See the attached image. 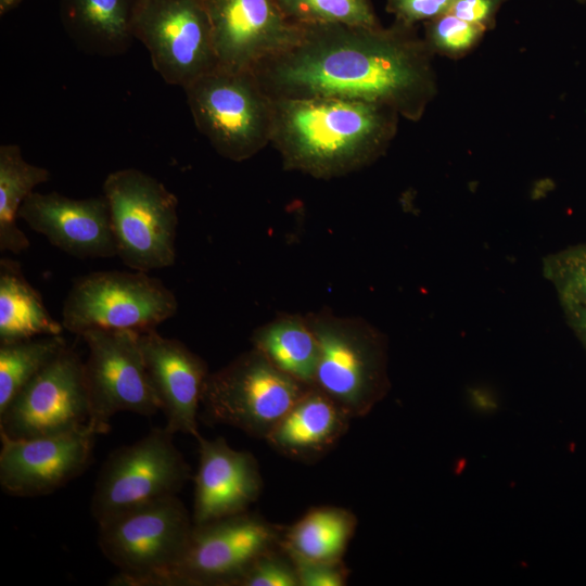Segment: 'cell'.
<instances>
[{"label":"cell","mask_w":586,"mask_h":586,"mask_svg":"<svg viewBox=\"0 0 586 586\" xmlns=\"http://www.w3.org/2000/svg\"><path fill=\"white\" fill-rule=\"evenodd\" d=\"M433 55L416 25H305L294 47L253 72L272 100L354 99L417 122L436 93Z\"/></svg>","instance_id":"obj_1"},{"label":"cell","mask_w":586,"mask_h":586,"mask_svg":"<svg viewBox=\"0 0 586 586\" xmlns=\"http://www.w3.org/2000/svg\"><path fill=\"white\" fill-rule=\"evenodd\" d=\"M275 101L272 146L285 170L333 179L369 166L396 136L399 114L346 98Z\"/></svg>","instance_id":"obj_2"},{"label":"cell","mask_w":586,"mask_h":586,"mask_svg":"<svg viewBox=\"0 0 586 586\" xmlns=\"http://www.w3.org/2000/svg\"><path fill=\"white\" fill-rule=\"evenodd\" d=\"M98 524L99 547L118 569L110 585L117 586H169L193 528L192 515L177 495Z\"/></svg>","instance_id":"obj_3"},{"label":"cell","mask_w":586,"mask_h":586,"mask_svg":"<svg viewBox=\"0 0 586 586\" xmlns=\"http://www.w3.org/2000/svg\"><path fill=\"white\" fill-rule=\"evenodd\" d=\"M306 318L318 344L314 386L352 418L366 416L388 390L384 336L361 318L327 309Z\"/></svg>","instance_id":"obj_4"},{"label":"cell","mask_w":586,"mask_h":586,"mask_svg":"<svg viewBox=\"0 0 586 586\" xmlns=\"http://www.w3.org/2000/svg\"><path fill=\"white\" fill-rule=\"evenodd\" d=\"M183 90L195 127L220 156L243 162L271 143L275 101L253 71L218 66Z\"/></svg>","instance_id":"obj_5"},{"label":"cell","mask_w":586,"mask_h":586,"mask_svg":"<svg viewBox=\"0 0 586 586\" xmlns=\"http://www.w3.org/2000/svg\"><path fill=\"white\" fill-rule=\"evenodd\" d=\"M116 256L130 269L150 272L176 262L178 199L163 182L137 168L112 171L103 182Z\"/></svg>","instance_id":"obj_6"},{"label":"cell","mask_w":586,"mask_h":586,"mask_svg":"<svg viewBox=\"0 0 586 586\" xmlns=\"http://www.w3.org/2000/svg\"><path fill=\"white\" fill-rule=\"evenodd\" d=\"M178 310L174 292L148 272L102 270L76 278L62 309V324L81 335L94 329L145 332Z\"/></svg>","instance_id":"obj_7"},{"label":"cell","mask_w":586,"mask_h":586,"mask_svg":"<svg viewBox=\"0 0 586 586\" xmlns=\"http://www.w3.org/2000/svg\"><path fill=\"white\" fill-rule=\"evenodd\" d=\"M310 386L280 371L252 347L207 375L202 419L265 440Z\"/></svg>","instance_id":"obj_8"},{"label":"cell","mask_w":586,"mask_h":586,"mask_svg":"<svg viewBox=\"0 0 586 586\" xmlns=\"http://www.w3.org/2000/svg\"><path fill=\"white\" fill-rule=\"evenodd\" d=\"M191 477V468L174 444V433L155 428L114 450L103 463L90 511L98 523L127 510L174 496Z\"/></svg>","instance_id":"obj_9"},{"label":"cell","mask_w":586,"mask_h":586,"mask_svg":"<svg viewBox=\"0 0 586 586\" xmlns=\"http://www.w3.org/2000/svg\"><path fill=\"white\" fill-rule=\"evenodd\" d=\"M80 336L88 348L82 364L89 403L88 426L95 435L110 431V420L117 412L150 417L161 410L138 332L94 329Z\"/></svg>","instance_id":"obj_10"},{"label":"cell","mask_w":586,"mask_h":586,"mask_svg":"<svg viewBox=\"0 0 586 586\" xmlns=\"http://www.w3.org/2000/svg\"><path fill=\"white\" fill-rule=\"evenodd\" d=\"M133 36L169 85L184 89L219 66L206 0H141Z\"/></svg>","instance_id":"obj_11"},{"label":"cell","mask_w":586,"mask_h":586,"mask_svg":"<svg viewBox=\"0 0 586 586\" xmlns=\"http://www.w3.org/2000/svg\"><path fill=\"white\" fill-rule=\"evenodd\" d=\"M282 533L249 511L193 524L169 586H235L260 556L281 545Z\"/></svg>","instance_id":"obj_12"},{"label":"cell","mask_w":586,"mask_h":586,"mask_svg":"<svg viewBox=\"0 0 586 586\" xmlns=\"http://www.w3.org/2000/svg\"><path fill=\"white\" fill-rule=\"evenodd\" d=\"M84 361L66 346L0 412V437L66 434L88 425Z\"/></svg>","instance_id":"obj_13"},{"label":"cell","mask_w":586,"mask_h":586,"mask_svg":"<svg viewBox=\"0 0 586 586\" xmlns=\"http://www.w3.org/2000/svg\"><path fill=\"white\" fill-rule=\"evenodd\" d=\"M206 3L221 67L253 71L302 38L303 26L288 20L275 0H206Z\"/></svg>","instance_id":"obj_14"},{"label":"cell","mask_w":586,"mask_h":586,"mask_svg":"<svg viewBox=\"0 0 586 586\" xmlns=\"http://www.w3.org/2000/svg\"><path fill=\"white\" fill-rule=\"evenodd\" d=\"M94 437L88 425L60 435L18 440L0 437L2 491L16 497L55 492L89 466Z\"/></svg>","instance_id":"obj_15"},{"label":"cell","mask_w":586,"mask_h":586,"mask_svg":"<svg viewBox=\"0 0 586 586\" xmlns=\"http://www.w3.org/2000/svg\"><path fill=\"white\" fill-rule=\"evenodd\" d=\"M18 217L71 256L80 259L116 256L104 195L72 199L58 192L34 191L24 201Z\"/></svg>","instance_id":"obj_16"},{"label":"cell","mask_w":586,"mask_h":586,"mask_svg":"<svg viewBox=\"0 0 586 586\" xmlns=\"http://www.w3.org/2000/svg\"><path fill=\"white\" fill-rule=\"evenodd\" d=\"M139 343L151 385L171 433L200 436L198 411L208 367L181 341L161 335L156 329L139 333Z\"/></svg>","instance_id":"obj_17"},{"label":"cell","mask_w":586,"mask_h":586,"mask_svg":"<svg viewBox=\"0 0 586 586\" xmlns=\"http://www.w3.org/2000/svg\"><path fill=\"white\" fill-rule=\"evenodd\" d=\"M199 468L195 475L193 524L249 511L263 488L255 457L228 445L224 437L196 438Z\"/></svg>","instance_id":"obj_18"},{"label":"cell","mask_w":586,"mask_h":586,"mask_svg":"<svg viewBox=\"0 0 586 586\" xmlns=\"http://www.w3.org/2000/svg\"><path fill=\"white\" fill-rule=\"evenodd\" d=\"M352 419L333 399L310 386L265 441L290 459L311 462L336 445L348 430Z\"/></svg>","instance_id":"obj_19"},{"label":"cell","mask_w":586,"mask_h":586,"mask_svg":"<svg viewBox=\"0 0 586 586\" xmlns=\"http://www.w3.org/2000/svg\"><path fill=\"white\" fill-rule=\"evenodd\" d=\"M141 0H59L62 25L81 51L100 56L125 53L131 46Z\"/></svg>","instance_id":"obj_20"},{"label":"cell","mask_w":586,"mask_h":586,"mask_svg":"<svg viewBox=\"0 0 586 586\" xmlns=\"http://www.w3.org/2000/svg\"><path fill=\"white\" fill-rule=\"evenodd\" d=\"M64 327L44 306L18 262L0 259V344L60 335Z\"/></svg>","instance_id":"obj_21"},{"label":"cell","mask_w":586,"mask_h":586,"mask_svg":"<svg viewBox=\"0 0 586 586\" xmlns=\"http://www.w3.org/2000/svg\"><path fill=\"white\" fill-rule=\"evenodd\" d=\"M251 342L280 371L314 386L318 344L306 315L283 314L256 328Z\"/></svg>","instance_id":"obj_22"},{"label":"cell","mask_w":586,"mask_h":586,"mask_svg":"<svg viewBox=\"0 0 586 586\" xmlns=\"http://www.w3.org/2000/svg\"><path fill=\"white\" fill-rule=\"evenodd\" d=\"M357 525L355 514L340 507H317L283 528L281 546L291 557L342 561Z\"/></svg>","instance_id":"obj_23"},{"label":"cell","mask_w":586,"mask_h":586,"mask_svg":"<svg viewBox=\"0 0 586 586\" xmlns=\"http://www.w3.org/2000/svg\"><path fill=\"white\" fill-rule=\"evenodd\" d=\"M50 171L28 163L17 144L0 146V251L20 254L30 242L17 226L20 209L34 189L49 181Z\"/></svg>","instance_id":"obj_24"},{"label":"cell","mask_w":586,"mask_h":586,"mask_svg":"<svg viewBox=\"0 0 586 586\" xmlns=\"http://www.w3.org/2000/svg\"><path fill=\"white\" fill-rule=\"evenodd\" d=\"M66 346L61 334L0 344V412Z\"/></svg>","instance_id":"obj_25"},{"label":"cell","mask_w":586,"mask_h":586,"mask_svg":"<svg viewBox=\"0 0 586 586\" xmlns=\"http://www.w3.org/2000/svg\"><path fill=\"white\" fill-rule=\"evenodd\" d=\"M291 22L305 26L342 24L351 26H381L371 0H275Z\"/></svg>","instance_id":"obj_26"},{"label":"cell","mask_w":586,"mask_h":586,"mask_svg":"<svg viewBox=\"0 0 586 586\" xmlns=\"http://www.w3.org/2000/svg\"><path fill=\"white\" fill-rule=\"evenodd\" d=\"M544 270L562 304L586 305V242L548 256Z\"/></svg>","instance_id":"obj_27"},{"label":"cell","mask_w":586,"mask_h":586,"mask_svg":"<svg viewBox=\"0 0 586 586\" xmlns=\"http://www.w3.org/2000/svg\"><path fill=\"white\" fill-rule=\"evenodd\" d=\"M424 40L433 54L461 58L481 40L485 30L453 13H445L424 23Z\"/></svg>","instance_id":"obj_28"},{"label":"cell","mask_w":586,"mask_h":586,"mask_svg":"<svg viewBox=\"0 0 586 586\" xmlns=\"http://www.w3.org/2000/svg\"><path fill=\"white\" fill-rule=\"evenodd\" d=\"M235 586H300L295 565L280 545L260 556Z\"/></svg>","instance_id":"obj_29"},{"label":"cell","mask_w":586,"mask_h":586,"mask_svg":"<svg viewBox=\"0 0 586 586\" xmlns=\"http://www.w3.org/2000/svg\"><path fill=\"white\" fill-rule=\"evenodd\" d=\"M300 586H344L349 575L342 561H311L291 557Z\"/></svg>","instance_id":"obj_30"},{"label":"cell","mask_w":586,"mask_h":586,"mask_svg":"<svg viewBox=\"0 0 586 586\" xmlns=\"http://www.w3.org/2000/svg\"><path fill=\"white\" fill-rule=\"evenodd\" d=\"M456 0H387L386 11L395 21L416 25L448 13Z\"/></svg>","instance_id":"obj_31"},{"label":"cell","mask_w":586,"mask_h":586,"mask_svg":"<svg viewBox=\"0 0 586 586\" xmlns=\"http://www.w3.org/2000/svg\"><path fill=\"white\" fill-rule=\"evenodd\" d=\"M506 0H456L450 13L482 29L495 26L496 14Z\"/></svg>","instance_id":"obj_32"},{"label":"cell","mask_w":586,"mask_h":586,"mask_svg":"<svg viewBox=\"0 0 586 586\" xmlns=\"http://www.w3.org/2000/svg\"><path fill=\"white\" fill-rule=\"evenodd\" d=\"M562 306L571 328L586 347V305L565 303Z\"/></svg>","instance_id":"obj_33"},{"label":"cell","mask_w":586,"mask_h":586,"mask_svg":"<svg viewBox=\"0 0 586 586\" xmlns=\"http://www.w3.org/2000/svg\"><path fill=\"white\" fill-rule=\"evenodd\" d=\"M22 0H0V14L3 15L16 8Z\"/></svg>","instance_id":"obj_34"},{"label":"cell","mask_w":586,"mask_h":586,"mask_svg":"<svg viewBox=\"0 0 586 586\" xmlns=\"http://www.w3.org/2000/svg\"><path fill=\"white\" fill-rule=\"evenodd\" d=\"M577 1H579V2H585L586 0H577Z\"/></svg>","instance_id":"obj_35"}]
</instances>
